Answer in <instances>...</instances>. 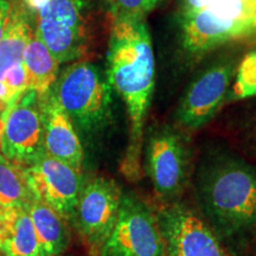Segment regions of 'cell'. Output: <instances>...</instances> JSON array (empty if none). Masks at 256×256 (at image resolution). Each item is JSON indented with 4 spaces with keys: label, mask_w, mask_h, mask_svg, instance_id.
I'll return each instance as SVG.
<instances>
[{
    "label": "cell",
    "mask_w": 256,
    "mask_h": 256,
    "mask_svg": "<svg viewBox=\"0 0 256 256\" xmlns=\"http://www.w3.org/2000/svg\"><path fill=\"white\" fill-rule=\"evenodd\" d=\"M107 78L126 107L128 144L121 160V174L130 182L142 176L145 122L156 81L151 34L145 18L113 16L107 54Z\"/></svg>",
    "instance_id": "6da1fadb"
},
{
    "label": "cell",
    "mask_w": 256,
    "mask_h": 256,
    "mask_svg": "<svg viewBox=\"0 0 256 256\" xmlns=\"http://www.w3.org/2000/svg\"><path fill=\"white\" fill-rule=\"evenodd\" d=\"M194 194L216 235L235 238L256 224V170L244 160L220 154L204 160Z\"/></svg>",
    "instance_id": "7a4b0ae2"
},
{
    "label": "cell",
    "mask_w": 256,
    "mask_h": 256,
    "mask_svg": "<svg viewBox=\"0 0 256 256\" xmlns=\"http://www.w3.org/2000/svg\"><path fill=\"white\" fill-rule=\"evenodd\" d=\"M256 0H182V46L200 55L234 40H243Z\"/></svg>",
    "instance_id": "3957f363"
},
{
    "label": "cell",
    "mask_w": 256,
    "mask_h": 256,
    "mask_svg": "<svg viewBox=\"0 0 256 256\" xmlns=\"http://www.w3.org/2000/svg\"><path fill=\"white\" fill-rule=\"evenodd\" d=\"M51 92L75 128L86 136H98L112 124L113 89L94 64L76 62L66 66Z\"/></svg>",
    "instance_id": "277c9868"
},
{
    "label": "cell",
    "mask_w": 256,
    "mask_h": 256,
    "mask_svg": "<svg viewBox=\"0 0 256 256\" xmlns=\"http://www.w3.org/2000/svg\"><path fill=\"white\" fill-rule=\"evenodd\" d=\"M101 256H166L156 217L134 194H122L116 224Z\"/></svg>",
    "instance_id": "5b68a950"
},
{
    "label": "cell",
    "mask_w": 256,
    "mask_h": 256,
    "mask_svg": "<svg viewBox=\"0 0 256 256\" xmlns=\"http://www.w3.org/2000/svg\"><path fill=\"white\" fill-rule=\"evenodd\" d=\"M121 197L118 184L104 177L92 178L82 186L74 220L92 256L102 255L116 224Z\"/></svg>",
    "instance_id": "8992f818"
},
{
    "label": "cell",
    "mask_w": 256,
    "mask_h": 256,
    "mask_svg": "<svg viewBox=\"0 0 256 256\" xmlns=\"http://www.w3.org/2000/svg\"><path fill=\"white\" fill-rule=\"evenodd\" d=\"M83 0H48L37 12L36 34L60 63L78 60L87 49Z\"/></svg>",
    "instance_id": "52a82bcc"
},
{
    "label": "cell",
    "mask_w": 256,
    "mask_h": 256,
    "mask_svg": "<svg viewBox=\"0 0 256 256\" xmlns=\"http://www.w3.org/2000/svg\"><path fill=\"white\" fill-rule=\"evenodd\" d=\"M146 172L160 200L180 194L188 178V153L182 136L168 126L151 130L144 144Z\"/></svg>",
    "instance_id": "ba28073f"
},
{
    "label": "cell",
    "mask_w": 256,
    "mask_h": 256,
    "mask_svg": "<svg viewBox=\"0 0 256 256\" xmlns=\"http://www.w3.org/2000/svg\"><path fill=\"white\" fill-rule=\"evenodd\" d=\"M2 152L5 158L23 168L46 153L43 102L36 92H23L6 110Z\"/></svg>",
    "instance_id": "9c48e42d"
},
{
    "label": "cell",
    "mask_w": 256,
    "mask_h": 256,
    "mask_svg": "<svg viewBox=\"0 0 256 256\" xmlns=\"http://www.w3.org/2000/svg\"><path fill=\"white\" fill-rule=\"evenodd\" d=\"M235 72L234 60H222L194 78L179 102L178 124L191 130L206 126L226 104Z\"/></svg>",
    "instance_id": "30bf717a"
},
{
    "label": "cell",
    "mask_w": 256,
    "mask_h": 256,
    "mask_svg": "<svg viewBox=\"0 0 256 256\" xmlns=\"http://www.w3.org/2000/svg\"><path fill=\"white\" fill-rule=\"evenodd\" d=\"M24 172L32 196L64 220H74L83 186L81 172L46 153L25 166Z\"/></svg>",
    "instance_id": "8fae6325"
},
{
    "label": "cell",
    "mask_w": 256,
    "mask_h": 256,
    "mask_svg": "<svg viewBox=\"0 0 256 256\" xmlns=\"http://www.w3.org/2000/svg\"><path fill=\"white\" fill-rule=\"evenodd\" d=\"M166 256H228L218 238L194 211L174 204L156 216Z\"/></svg>",
    "instance_id": "7c38bea8"
},
{
    "label": "cell",
    "mask_w": 256,
    "mask_h": 256,
    "mask_svg": "<svg viewBox=\"0 0 256 256\" xmlns=\"http://www.w3.org/2000/svg\"><path fill=\"white\" fill-rule=\"evenodd\" d=\"M43 102V145L46 154L81 172L84 153L72 121L52 92L40 96Z\"/></svg>",
    "instance_id": "4fadbf2b"
},
{
    "label": "cell",
    "mask_w": 256,
    "mask_h": 256,
    "mask_svg": "<svg viewBox=\"0 0 256 256\" xmlns=\"http://www.w3.org/2000/svg\"><path fill=\"white\" fill-rule=\"evenodd\" d=\"M0 249L5 256H42L26 208H0Z\"/></svg>",
    "instance_id": "5bb4252c"
},
{
    "label": "cell",
    "mask_w": 256,
    "mask_h": 256,
    "mask_svg": "<svg viewBox=\"0 0 256 256\" xmlns=\"http://www.w3.org/2000/svg\"><path fill=\"white\" fill-rule=\"evenodd\" d=\"M40 243L42 256H58L68 248L70 235L66 220L34 198L26 206Z\"/></svg>",
    "instance_id": "9a60e30c"
},
{
    "label": "cell",
    "mask_w": 256,
    "mask_h": 256,
    "mask_svg": "<svg viewBox=\"0 0 256 256\" xmlns=\"http://www.w3.org/2000/svg\"><path fill=\"white\" fill-rule=\"evenodd\" d=\"M23 66L26 72L28 90L36 92L40 96L49 94L58 78L60 62L36 32L25 48Z\"/></svg>",
    "instance_id": "2e32d148"
},
{
    "label": "cell",
    "mask_w": 256,
    "mask_h": 256,
    "mask_svg": "<svg viewBox=\"0 0 256 256\" xmlns=\"http://www.w3.org/2000/svg\"><path fill=\"white\" fill-rule=\"evenodd\" d=\"M34 34L26 12L18 6L10 8L4 34L0 40V78L11 66L23 63L25 48Z\"/></svg>",
    "instance_id": "e0dca14e"
},
{
    "label": "cell",
    "mask_w": 256,
    "mask_h": 256,
    "mask_svg": "<svg viewBox=\"0 0 256 256\" xmlns=\"http://www.w3.org/2000/svg\"><path fill=\"white\" fill-rule=\"evenodd\" d=\"M34 200L23 166L0 156V208H26Z\"/></svg>",
    "instance_id": "ac0fdd59"
},
{
    "label": "cell",
    "mask_w": 256,
    "mask_h": 256,
    "mask_svg": "<svg viewBox=\"0 0 256 256\" xmlns=\"http://www.w3.org/2000/svg\"><path fill=\"white\" fill-rule=\"evenodd\" d=\"M256 96V50L246 54L236 66L226 104Z\"/></svg>",
    "instance_id": "d6986e66"
},
{
    "label": "cell",
    "mask_w": 256,
    "mask_h": 256,
    "mask_svg": "<svg viewBox=\"0 0 256 256\" xmlns=\"http://www.w3.org/2000/svg\"><path fill=\"white\" fill-rule=\"evenodd\" d=\"M113 16H134L145 18L162 0H107Z\"/></svg>",
    "instance_id": "ffe728a7"
},
{
    "label": "cell",
    "mask_w": 256,
    "mask_h": 256,
    "mask_svg": "<svg viewBox=\"0 0 256 256\" xmlns=\"http://www.w3.org/2000/svg\"><path fill=\"white\" fill-rule=\"evenodd\" d=\"M2 80L6 83L10 92L14 95V100H17L19 96L28 90L26 72H25L23 63L16 64V66H11L4 74Z\"/></svg>",
    "instance_id": "44dd1931"
},
{
    "label": "cell",
    "mask_w": 256,
    "mask_h": 256,
    "mask_svg": "<svg viewBox=\"0 0 256 256\" xmlns=\"http://www.w3.org/2000/svg\"><path fill=\"white\" fill-rule=\"evenodd\" d=\"M10 8H11V5H10L8 0H0V40L4 34Z\"/></svg>",
    "instance_id": "7402d4cb"
},
{
    "label": "cell",
    "mask_w": 256,
    "mask_h": 256,
    "mask_svg": "<svg viewBox=\"0 0 256 256\" xmlns=\"http://www.w3.org/2000/svg\"><path fill=\"white\" fill-rule=\"evenodd\" d=\"M0 101L4 102V104H6L8 106H10L14 101V95H12V92H10V89L8 86H6V83L2 81V78H0Z\"/></svg>",
    "instance_id": "603a6c76"
},
{
    "label": "cell",
    "mask_w": 256,
    "mask_h": 256,
    "mask_svg": "<svg viewBox=\"0 0 256 256\" xmlns=\"http://www.w3.org/2000/svg\"><path fill=\"white\" fill-rule=\"evenodd\" d=\"M243 38H256V10L252 16L250 20H249V24L247 28H246Z\"/></svg>",
    "instance_id": "cb8c5ba5"
},
{
    "label": "cell",
    "mask_w": 256,
    "mask_h": 256,
    "mask_svg": "<svg viewBox=\"0 0 256 256\" xmlns=\"http://www.w3.org/2000/svg\"><path fill=\"white\" fill-rule=\"evenodd\" d=\"M8 106L0 101V151H2V134H4L5 127V112L8 110Z\"/></svg>",
    "instance_id": "d4e9b609"
},
{
    "label": "cell",
    "mask_w": 256,
    "mask_h": 256,
    "mask_svg": "<svg viewBox=\"0 0 256 256\" xmlns=\"http://www.w3.org/2000/svg\"><path fill=\"white\" fill-rule=\"evenodd\" d=\"M23 2L25 6H26V8L30 10V11L38 12L42 8H43L48 0H23Z\"/></svg>",
    "instance_id": "484cf974"
},
{
    "label": "cell",
    "mask_w": 256,
    "mask_h": 256,
    "mask_svg": "<svg viewBox=\"0 0 256 256\" xmlns=\"http://www.w3.org/2000/svg\"><path fill=\"white\" fill-rule=\"evenodd\" d=\"M0 256H5V254H4V252H2V249H0Z\"/></svg>",
    "instance_id": "4316f807"
},
{
    "label": "cell",
    "mask_w": 256,
    "mask_h": 256,
    "mask_svg": "<svg viewBox=\"0 0 256 256\" xmlns=\"http://www.w3.org/2000/svg\"><path fill=\"white\" fill-rule=\"evenodd\" d=\"M58 256H60V255H58Z\"/></svg>",
    "instance_id": "83f0119b"
}]
</instances>
